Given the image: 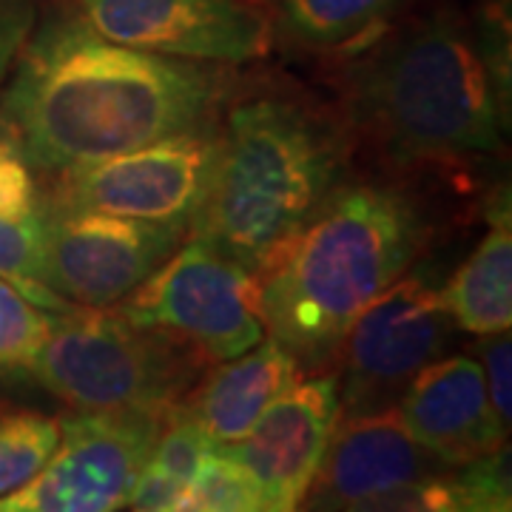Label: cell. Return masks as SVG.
<instances>
[{"mask_svg":"<svg viewBox=\"0 0 512 512\" xmlns=\"http://www.w3.org/2000/svg\"><path fill=\"white\" fill-rule=\"evenodd\" d=\"M217 63L117 46L77 9L35 23L0 92V140L29 168L60 174L211 123Z\"/></svg>","mask_w":512,"mask_h":512,"instance_id":"1","label":"cell"},{"mask_svg":"<svg viewBox=\"0 0 512 512\" xmlns=\"http://www.w3.org/2000/svg\"><path fill=\"white\" fill-rule=\"evenodd\" d=\"M430 225L404 188L336 185L259 271L262 322L302 365L336 359L350 322L413 265Z\"/></svg>","mask_w":512,"mask_h":512,"instance_id":"2","label":"cell"},{"mask_svg":"<svg viewBox=\"0 0 512 512\" xmlns=\"http://www.w3.org/2000/svg\"><path fill=\"white\" fill-rule=\"evenodd\" d=\"M501 103L481 40L450 15L379 35L345 72L350 131L399 165L433 168L498 154Z\"/></svg>","mask_w":512,"mask_h":512,"instance_id":"3","label":"cell"},{"mask_svg":"<svg viewBox=\"0 0 512 512\" xmlns=\"http://www.w3.org/2000/svg\"><path fill=\"white\" fill-rule=\"evenodd\" d=\"M345 134L302 100L248 97L217 131V154L188 222L256 276L345 180Z\"/></svg>","mask_w":512,"mask_h":512,"instance_id":"4","label":"cell"},{"mask_svg":"<svg viewBox=\"0 0 512 512\" xmlns=\"http://www.w3.org/2000/svg\"><path fill=\"white\" fill-rule=\"evenodd\" d=\"M205 365L177 336L140 328L114 305L55 313L29 370L77 410L168 413Z\"/></svg>","mask_w":512,"mask_h":512,"instance_id":"5","label":"cell"},{"mask_svg":"<svg viewBox=\"0 0 512 512\" xmlns=\"http://www.w3.org/2000/svg\"><path fill=\"white\" fill-rule=\"evenodd\" d=\"M117 308L140 328L177 336L208 365L265 339L259 276L202 239L180 245Z\"/></svg>","mask_w":512,"mask_h":512,"instance_id":"6","label":"cell"},{"mask_svg":"<svg viewBox=\"0 0 512 512\" xmlns=\"http://www.w3.org/2000/svg\"><path fill=\"white\" fill-rule=\"evenodd\" d=\"M217 154L211 123L157 143L52 174L40 211H100L128 220L185 225L200 205Z\"/></svg>","mask_w":512,"mask_h":512,"instance_id":"7","label":"cell"},{"mask_svg":"<svg viewBox=\"0 0 512 512\" xmlns=\"http://www.w3.org/2000/svg\"><path fill=\"white\" fill-rule=\"evenodd\" d=\"M453 319L439 288L421 274L399 276L350 322L339 348V407L345 416L396 407L416 379L447 345Z\"/></svg>","mask_w":512,"mask_h":512,"instance_id":"8","label":"cell"},{"mask_svg":"<svg viewBox=\"0 0 512 512\" xmlns=\"http://www.w3.org/2000/svg\"><path fill=\"white\" fill-rule=\"evenodd\" d=\"M168 413H89L60 424V444L29 484L0 498V512H120Z\"/></svg>","mask_w":512,"mask_h":512,"instance_id":"9","label":"cell"},{"mask_svg":"<svg viewBox=\"0 0 512 512\" xmlns=\"http://www.w3.org/2000/svg\"><path fill=\"white\" fill-rule=\"evenodd\" d=\"M185 231L100 211H40V285L77 308L120 305L180 248Z\"/></svg>","mask_w":512,"mask_h":512,"instance_id":"10","label":"cell"},{"mask_svg":"<svg viewBox=\"0 0 512 512\" xmlns=\"http://www.w3.org/2000/svg\"><path fill=\"white\" fill-rule=\"evenodd\" d=\"M100 37L137 52L197 63H251L271 23L242 0H74Z\"/></svg>","mask_w":512,"mask_h":512,"instance_id":"11","label":"cell"},{"mask_svg":"<svg viewBox=\"0 0 512 512\" xmlns=\"http://www.w3.org/2000/svg\"><path fill=\"white\" fill-rule=\"evenodd\" d=\"M342 416L336 373L296 382L276 399L254 430L222 447L259 481L265 507L293 512L325 456L330 433Z\"/></svg>","mask_w":512,"mask_h":512,"instance_id":"12","label":"cell"},{"mask_svg":"<svg viewBox=\"0 0 512 512\" xmlns=\"http://www.w3.org/2000/svg\"><path fill=\"white\" fill-rule=\"evenodd\" d=\"M444 470L447 464L413 439L396 407L339 416L311 487L293 512H339L367 495Z\"/></svg>","mask_w":512,"mask_h":512,"instance_id":"13","label":"cell"},{"mask_svg":"<svg viewBox=\"0 0 512 512\" xmlns=\"http://www.w3.org/2000/svg\"><path fill=\"white\" fill-rule=\"evenodd\" d=\"M404 427L447 467H464L507 444L495 416L481 362L473 356L433 359L396 402Z\"/></svg>","mask_w":512,"mask_h":512,"instance_id":"14","label":"cell"},{"mask_svg":"<svg viewBox=\"0 0 512 512\" xmlns=\"http://www.w3.org/2000/svg\"><path fill=\"white\" fill-rule=\"evenodd\" d=\"M302 367L276 339H262L237 359L220 362L180 404L214 447L242 441L262 413L299 382Z\"/></svg>","mask_w":512,"mask_h":512,"instance_id":"15","label":"cell"},{"mask_svg":"<svg viewBox=\"0 0 512 512\" xmlns=\"http://www.w3.org/2000/svg\"><path fill=\"white\" fill-rule=\"evenodd\" d=\"M453 325L473 336L507 333L512 325V211L504 191L490 211L487 234L441 291Z\"/></svg>","mask_w":512,"mask_h":512,"instance_id":"16","label":"cell"},{"mask_svg":"<svg viewBox=\"0 0 512 512\" xmlns=\"http://www.w3.org/2000/svg\"><path fill=\"white\" fill-rule=\"evenodd\" d=\"M402 0H274V29L308 52L356 55L382 35Z\"/></svg>","mask_w":512,"mask_h":512,"instance_id":"17","label":"cell"},{"mask_svg":"<svg viewBox=\"0 0 512 512\" xmlns=\"http://www.w3.org/2000/svg\"><path fill=\"white\" fill-rule=\"evenodd\" d=\"M60 444V421L32 410L0 413V498L12 495L46 467Z\"/></svg>","mask_w":512,"mask_h":512,"instance_id":"18","label":"cell"},{"mask_svg":"<svg viewBox=\"0 0 512 512\" xmlns=\"http://www.w3.org/2000/svg\"><path fill=\"white\" fill-rule=\"evenodd\" d=\"M0 279L37 308L52 313L72 311V302L40 285V217L6 220L0 217Z\"/></svg>","mask_w":512,"mask_h":512,"instance_id":"19","label":"cell"},{"mask_svg":"<svg viewBox=\"0 0 512 512\" xmlns=\"http://www.w3.org/2000/svg\"><path fill=\"white\" fill-rule=\"evenodd\" d=\"M188 493L194 495L200 512H259L265 507L259 481L222 447H214L202 458L200 470L188 484Z\"/></svg>","mask_w":512,"mask_h":512,"instance_id":"20","label":"cell"},{"mask_svg":"<svg viewBox=\"0 0 512 512\" xmlns=\"http://www.w3.org/2000/svg\"><path fill=\"white\" fill-rule=\"evenodd\" d=\"M55 313L37 311L26 296L0 279V367H32Z\"/></svg>","mask_w":512,"mask_h":512,"instance_id":"21","label":"cell"},{"mask_svg":"<svg viewBox=\"0 0 512 512\" xmlns=\"http://www.w3.org/2000/svg\"><path fill=\"white\" fill-rule=\"evenodd\" d=\"M339 512H467L456 473H436L367 495Z\"/></svg>","mask_w":512,"mask_h":512,"instance_id":"22","label":"cell"},{"mask_svg":"<svg viewBox=\"0 0 512 512\" xmlns=\"http://www.w3.org/2000/svg\"><path fill=\"white\" fill-rule=\"evenodd\" d=\"M0 217L35 220L40 217V191L32 168L6 140H0Z\"/></svg>","mask_w":512,"mask_h":512,"instance_id":"23","label":"cell"},{"mask_svg":"<svg viewBox=\"0 0 512 512\" xmlns=\"http://www.w3.org/2000/svg\"><path fill=\"white\" fill-rule=\"evenodd\" d=\"M481 359H484L481 370H484V382H487V396H490V404H493L498 421H501V424L510 430V419H512L510 330H507V333H493V336H484V342H481Z\"/></svg>","mask_w":512,"mask_h":512,"instance_id":"24","label":"cell"},{"mask_svg":"<svg viewBox=\"0 0 512 512\" xmlns=\"http://www.w3.org/2000/svg\"><path fill=\"white\" fill-rule=\"evenodd\" d=\"M37 20L35 0H0V83L32 35Z\"/></svg>","mask_w":512,"mask_h":512,"instance_id":"25","label":"cell"},{"mask_svg":"<svg viewBox=\"0 0 512 512\" xmlns=\"http://www.w3.org/2000/svg\"><path fill=\"white\" fill-rule=\"evenodd\" d=\"M165 512H200V507H197V501H194V495L188 493V487H185L183 493H180V498L168 507Z\"/></svg>","mask_w":512,"mask_h":512,"instance_id":"26","label":"cell"},{"mask_svg":"<svg viewBox=\"0 0 512 512\" xmlns=\"http://www.w3.org/2000/svg\"><path fill=\"white\" fill-rule=\"evenodd\" d=\"M259 512H285V510H276V507H262Z\"/></svg>","mask_w":512,"mask_h":512,"instance_id":"27","label":"cell"}]
</instances>
